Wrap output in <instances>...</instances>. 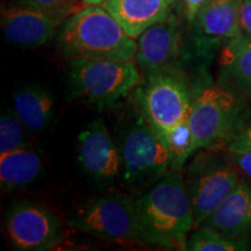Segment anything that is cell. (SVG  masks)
Masks as SVG:
<instances>
[{
    "label": "cell",
    "mask_w": 251,
    "mask_h": 251,
    "mask_svg": "<svg viewBox=\"0 0 251 251\" xmlns=\"http://www.w3.org/2000/svg\"><path fill=\"white\" fill-rule=\"evenodd\" d=\"M242 0H207L197 15L200 33L215 40H229L242 33L240 11Z\"/></svg>",
    "instance_id": "obj_16"
},
{
    "label": "cell",
    "mask_w": 251,
    "mask_h": 251,
    "mask_svg": "<svg viewBox=\"0 0 251 251\" xmlns=\"http://www.w3.org/2000/svg\"><path fill=\"white\" fill-rule=\"evenodd\" d=\"M64 23L36 7L8 2L1 9V30L12 45L35 48L51 40Z\"/></svg>",
    "instance_id": "obj_12"
},
{
    "label": "cell",
    "mask_w": 251,
    "mask_h": 251,
    "mask_svg": "<svg viewBox=\"0 0 251 251\" xmlns=\"http://www.w3.org/2000/svg\"><path fill=\"white\" fill-rule=\"evenodd\" d=\"M142 244L186 250L194 227L193 209L180 170L170 169L136 199Z\"/></svg>",
    "instance_id": "obj_1"
},
{
    "label": "cell",
    "mask_w": 251,
    "mask_h": 251,
    "mask_svg": "<svg viewBox=\"0 0 251 251\" xmlns=\"http://www.w3.org/2000/svg\"><path fill=\"white\" fill-rule=\"evenodd\" d=\"M181 8V14L190 25L196 23V19L200 9L206 4L207 0H177Z\"/></svg>",
    "instance_id": "obj_23"
},
{
    "label": "cell",
    "mask_w": 251,
    "mask_h": 251,
    "mask_svg": "<svg viewBox=\"0 0 251 251\" xmlns=\"http://www.w3.org/2000/svg\"><path fill=\"white\" fill-rule=\"evenodd\" d=\"M78 163L87 177L99 184L108 185L121 174L119 146L101 119H97L78 135Z\"/></svg>",
    "instance_id": "obj_11"
},
{
    "label": "cell",
    "mask_w": 251,
    "mask_h": 251,
    "mask_svg": "<svg viewBox=\"0 0 251 251\" xmlns=\"http://www.w3.org/2000/svg\"><path fill=\"white\" fill-rule=\"evenodd\" d=\"M193 96L178 72H161L146 77L136 91L140 114L162 137L188 120Z\"/></svg>",
    "instance_id": "obj_6"
},
{
    "label": "cell",
    "mask_w": 251,
    "mask_h": 251,
    "mask_svg": "<svg viewBox=\"0 0 251 251\" xmlns=\"http://www.w3.org/2000/svg\"><path fill=\"white\" fill-rule=\"evenodd\" d=\"M43 158L35 149L25 147L0 155V186L13 192L35 181L43 171Z\"/></svg>",
    "instance_id": "obj_17"
},
{
    "label": "cell",
    "mask_w": 251,
    "mask_h": 251,
    "mask_svg": "<svg viewBox=\"0 0 251 251\" xmlns=\"http://www.w3.org/2000/svg\"><path fill=\"white\" fill-rule=\"evenodd\" d=\"M240 26L242 33L251 35V0H242L240 11Z\"/></svg>",
    "instance_id": "obj_26"
},
{
    "label": "cell",
    "mask_w": 251,
    "mask_h": 251,
    "mask_svg": "<svg viewBox=\"0 0 251 251\" xmlns=\"http://www.w3.org/2000/svg\"><path fill=\"white\" fill-rule=\"evenodd\" d=\"M12 109L29 131L37 134L46 130L55 115V97L39 85H27L15 91Z\"/></svg>",
    "instance_id": "obj_15"
},
{
    "label": "cell",
    "mask_w": 251,
    "mask_h": 251,
    "mask_svg": "<svg viewBox=\"0 0 251 251\" xmlns=\"http://www.w3.org/2000/svg\"><path fill=\"white\" fill-rule=\"evenodd\" d=\"M61 57L135 61L137 42L101 5H89L72 14L55 37Z\"/></svg>",
    "instance_id": "obj_2"
},
{
    "label": "cell",
    "mask_w": 251,
    "mask_h": 251,
    "mask_svg": "<svg viewBox=\"0 0 251 251\" xmlns=\"http://www.w3.org/2000/svg\"><path fill=\"white\" fill-rule=\"evenodd\" d=\"M222 74L238 89L251 94V35L229 39L220 54Z\"/></svg>",
    "instance_id": "obj_18"
},
{
    "label": "cell",
    "mask_w": 251,
    "mask_h": 251,
    "mask_svg": "<svg viewBox=\"0 0 251 251\" xmlns=\"http://www.w3.org/2000/svg\"><path fill=\"white\" fill-rule=\"evenodd\" d=\"M9 2L42 9L63 21L86 6L83 0H9Z\"/></svg>",
    "instance_id": "obj_22"
},
{
    "label": "cell",
    "mask_w": 251,
    "mask_h": 251,
    "mask_svg": "<svg viewBox=\"0 0 251 251\" xmlns=\"http://www.w3.org/2000/svg\"><path fill=\"white\" fill-rule=\"evenodd\" d=\"M163 141H164L172 156L171 169L180 170L185 161L192 155V152H191L192 130H191L188 120L169 130L163 136Z\"/></svg>",
    "instance_id": "obj_21"
},
{
    "label": "cell",
    "mask_w": 251,
    "mask_h": 251,
    "mask_svg": "<svg viewBox=\"0 0 251 251\" xmlns=\"http://www.w3.org/2000/svg\"><path fill=\"white\" fill-rule=\"evenodd\" d=\"M103 1H105V0H83V2L86 6H89V5H102Z\"/></svg>",
    "instance_id": "obj_27"
},
{
    "label": "cell",
    "mask_w": 251,
    "mask_h": 251,
    "mask_svg": "<svg viewBox=\"0 0 251 251\" xmlns=\"http://www.w3.org/2000/svg\"><path fill=\"white\" fill-rule=\"evenodd\" d=\"M121 178L128 187L155 183L171 169L172 156L159 134L142 115L126 127L119 142Z\"/></svg>",
    "instance_id": "obj_4"
},
{
    "label": "cell",
    "mask_w": 251,
    "mask_h": 251,
    "mask_svg": "<svg viewBox=\"0 0 251 251\" xmlns=\"http://www.w3.org/2000/svg\"><path fill=\"white\" fill-rule=\"evenodd\" d=\"M68 72L71 98L98 107H111L143 83L135 61L75 58L69 62Z\"/></svg>",
    "instance_id": "obj_3"
},
{
    "label": "cell",
    "mask_w": 251,
    "mask_h": 251,
    "mask_svg": "<svg viewBox=\"0 0 251 251\" xmlns=\"http://www.w3.org/2000/svg\"><path fill=\"white\" fill-rule=\"evenodd\" d=\"M69 227L115 243H142L136 200L122 193L96 197L68 219Z\"/></svg>",
    "instance_id": "obj_5"
},
{
    "label": "cell",
    "mask_w": 251,
    "mask_h": 251,
    "mask_svg": "<svg viewBox=\"0 0 251 251\" xmlns=\"http://www.w3.org/2000/svg\"><path fill=\"white\" fill-rule=\"evenodd\" d=\"M181 37L180 20L174 12L137 37L135 62L143 76L177 72L176 68L181 55Z\"/></svg>",
    "instance_id": "obj_10"
},
{
    "label": "cell",
    "mask_w": 251,
    "mask_h": 251,
    "mask_svg": "<svg viewBox=\"0 0 251 251\" xmlns=\"http://www.w3.org/2000/svg\"><path fill=\"white\" fill-rule=\"evenodd\" d=\"M229 152L231 156V162L251 179V150H237Z\"/></svg>",
    "instance_id": "obj_25"
},
{
    "label": "cell",
    "mask_w": 251,
    "mask_h": 251,
    "mask_svg": "<svg viewBox=\"0 0 251 251\" xmlns=\"http://www.w3.org/2000/svg\"><path fill=\"white\" fill-rule=\"evenodd\" d=\"M241 106L235 94L224 86L208 84L197 90L188 117L192 130L191 152L209 148L236 127Z\"/></svg>",
    "instance_id": "obj_7"
},
{
    "label": "cell",
    "mask_w": 251,
    "mask_h": 251,
    "mask_svg": "<svg viewBox=\"0 0 251 251\" xmlns=\"http://www.w3.org/2000/svg\"><path fill=\"white\" fill-rule=\"evenodd\" d=\"M5 228L12 247L20 251L51 250L63 238V226L54 212L29 200L9 206Z\"/></svg>",
    "instance_id": "obj_8"
},
{
    "label": "cell",
    "mask_w": 251,
    "mask_h": 251,
    "mask_svg": "<svg viewBox=\"0 0 251 251\" xmlns=\"http://www.w3.org/2000/svg\"><path fill=\"white\" fill-rule=\"evenodd\" d=\"M229 151L237 150H251V125L244 129L237 131L231 137L228 144Z\"/></svg>",
    "instance_id": "obj_24"
},
{
    "label": "cell",
    "mask_w": 251,
    "mask_h": 251,
    "mask_svg": "<svg viewBox=\"0 0 251 251\" xmlns=\"http://www.w3.org/2000/svg\"><path fill=\"white\" fill-rule=\"evenodd\" d=\"M29 131L12 108L2 109L0 118V155L27 147Z\"/></svg>",
    "instance_id": "obj_20"
},
{
    "label": "cell",
    "mask_w": 251,
    "mask_h": 251,
    "mask_svg": "<svg viewBox=\"0 0 251 251\" xmlns=\"http://www.w3.org/2000/svg\"><path fill=\"white\" fill-rule=\"evenodd\" d=\"M244 240L226 236L215 229L199 227L187 238L186 250L190 251H236L247 250Z\"/></svg>",
    "instance_id": "obj_19"
},
{
    "label": "cell",
    "mask_w": 251,
    "mask_h": 251,
    "mask_svg": "<svg viewBox=\"0 0 251 251\" xmlns=\"http://www.w3.org/2000/svg\"><path fill=\"white\" fill-rule=\"evenodd\" d=\"M240 181L235 164L200 157L193 162L188 170L186 187L193 209L194 228L200 227Z\"/></svg>",
    "instance_id": "obj_9"
},
{
    "label": "cell",
    "mask_w": 251,
    "mask_h": 251,
    "mask_svg": "<svg viewBox=\"0 0 251 251\" xmlns=\"http://www.w3.org/2000/svg\"><path fill=\"white\" fill-rule=\"evenodd\" d=\"M176 4L177 0H105L101 6L136 40L152 25L165 20Z\"/></svg>",
    "instance_id": "obj_14"
},
{
    "label": "cell",
    "mask_w": 251,
    "mask_h": 251,
    "mask_svg": "<svg viewBox=\"0 0 251 251\" xmlns=\"http://www.w3.org/2000/svg\"><path fill=\"white\" fill-rule=\"evenodd\" d=\"M200 227L215 229L226 236L237 240H244L249 236L251 234V184L241 179Z\"/></svg>",
    "instance_id": "obj_13"
}]
</instances>
